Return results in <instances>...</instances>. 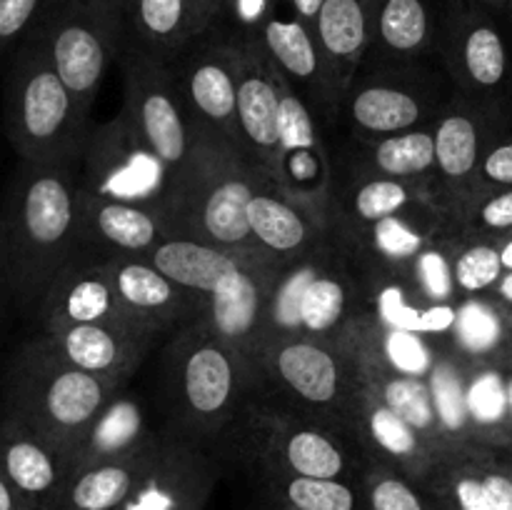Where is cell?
<instances>
[{
  "instance_id": "6da1fadb",
  "label": "cell",
  "mask_w": 512,
  "mask_h": 510,
  "mask_svg": "<svg viewBox=\"0 0 512 510\" xmlns=\"http://www.w3.org/2000/svg\"><path fill=\"white\" fill-rule=\"evenodd\" d=\"M13 305L38 318L40 305L80 250L78 168L20 163L0 203Z\"/></svg>"
},
{
  "instance_id": "7a4b0ae2",
  "label": "cell",
  "mask_w": 512,
  "mask_h": 510,
  "mask_svg": "<svg viewBox=\"0 0 512 510\" xmlns=\"http://www.w3.org/2000/svg\"><path fill=\"white\" fill-rule=\"evenodd\" d=\"M163 420L180 438L213 453L230 445L255 398L263 395L253 368L198 318L160 348Z\"/></svg>"
},
{
  "instance_id": "3957f363",
  "label": "cell",
  "mask_w": 512,
  "mask_h": 510,
  "mask_svg": "<svg viewBox=\"0 0 512 510\" xmlns=\"http://www.w3.org/2000/svg\"><path fill=\"white\" fill-rule=\"evenodd\" d=\"M195 138L198 140L188 165L170 185L165 205L170 238L198 240L245 258L273 260L255 245L248 223V203L263 185L275 180L255 170L218 135L195 128Z\"/></svg>"
},
{
  "instance_id": "277c9868",
  "label": "cell",
  "mask_w": 512,
  "mask_h": 510,
  "mask_svg": "<svg viewBox=\"0 0 512 510\" xmlns=\"http://www.w3.org/2000/svg\"><path fill=\"white\" fill-rule=\"evenodd\" d=\"M123 388L128 385L70 365L38 330L10 358L0 413L18 418L70 460L95 418Z\"/></svg>"
},
{
  "instance_id": "5b68a950",
  "label": "cell",
  "mask_w": 512,
  "mask_h": 510,
  "mask_svg": "<svg viewBox=\"0 0 512 510\" xmlns=\"http://www.w3.org/2000/svg\"><path fill=\"white\" fill-rule=\"evenodd\" d=\"M3 123L20 163L80 168L93 128L90 113L80 108L43 45L30 33L10 53Z\"/></svg>"
},
{
  "instance_id": "8992f818",
  "label": "cell",
  "mask_w": 512,
  "mask_h": 510,
  "mask_svg": "<svg viewBox=\"0 0 512 510\" xmlns=\"http://www.w3.org/2000/svg\"><path fill=\"white\" fill-rule=\"evenodd\" d=\"M230 448L260 473L363 483L368 458L345 430L260 395L235 430Z\"/></svg>"
},
{
  "instance_id": "52a82bcc",
  "label": "cell",
  "mask_w": 512,
  "mask_h": 510,
  "mask_svg": "<svg viewBox=\"0 0 512 510\" xmlns=\"http://www.w3.org/2000/svg\"><path fill=\"white\" fill-rule=\"evenodd\" d=\"M455 95L458 90L438 58L363 63L340 100L335 125L358 140L435 128Z\"/></svg>"
},
{
  "instance_id": "ba28073f",
  "label": "cell",
  "mask_w": 512,
  "mask_h": 510,
  "mask_svg": "<svg viewBox=\"0 0 512 510\" xmlns=\"http://www.w3.org/2000/svg\"><path fill=\"white\" fill-rule=\"evenodd\" d=\"M260 385L263 395L350 435L360 370L348 348L305 335H273L260 358Z\"/></svg>"
},
{
  "instance_id": "9c48e42d",
  "label": "cell",
  "mask_w": 512,
  "mask_h": 510,
  "mask_svg": "<svg viewBox=\"0 0 512 510\" xmlns=\"http://www.w3.org/2000/svg\"><path fill=\"white\" fill-rule=\"evenodd\" d=\"M30 35L85 113H93L105 75L125 43V23L105 0H48Z\"/></svg>"
},
{
  "instance_id": "30bf717a",
  "label": "cell",
  "mask_w": 512,
  "mask_h": 510,
  "mask_svg": "<svg viewBox=\"0 0 512 510\" xmlns=\"http://www.w3.org/2000/svg\"><path fill=\"white\" fill-rule=\"evenodd\" d=\"M435 58L463 98L512 118V50L493 10L445 0Z\"/></svg>"
},
{
  "instance_id": "8fae6325",
  "label": "cell",
  "mask_w": 512,
  "mask_h": 510,
  "mask_svg": "<svg viewBox=\"0 0 512 510\" xmlns=\"http://www.w3.org/2000/svg\"><path fill=\"white\" fill-rule=\"evenodd\" d=\"M80 193L140 205L165 218L173 173L135 135L123 113L90 128L78 168ZM168 225V223H165Z\"/></svg>"
},
{
  "instance_id": "7c38bea8",
  "label": "cell",
  "mask_w": 512,
  "mask_h": 510,
  "mask_svg": "<svg viewBox=\"0 0 512 510\" xmlns=\"http://www.w3.org/2000/svg\"><path fill=\"white\" fill-rule=\"evenodd\" d=\"M118 65L123 73L120 113L125 115L135 135L168 165L175 178L188 165L198 138L173 68L133 45H123Z\"/></svg>"
},
{
  "instance_id": "4fadbf2b",
  "label": "cell",
  "mask_w": 512,
  "mask_h": 510,
  "mask_svg": "<svg viewBox=\"0 0 512 510\" xmlns=\"http://www.w3.org/2000/svg\"><path fill=\"white\" fill-rule=\"evenodd\" d=\"M185 110L195 128L238 150V60L235 33L215 23L170 60Z\"/></svg>"
},
{
  "instance_id": "5bb4252c",
  "label": "cell",
  "mask_w": 512,
  "mask_h": 510,
  "mask_svg": "<svg viewBox=\"0 0 512 510\" xmlns=\"http://www.w3.org/2000/svg\"><path fill=\"white\" fill-rule=\"evenodd\" d=\"M512 128V118L455 95L435 123V173L430 200L453 215L478 193V170L490 145Z\"/></svg>"
},
{
  "instance_id": "9a60e30c",
  "label": "cell",
  "mask_w": 512,
  "mask_h": 510,
  "mask_svg": "<svg viewBox=\"0 0 512 510\" xmlns=\"http://www.w3.org/2000/svg\"><path fill=\"white\" fill-rule=\"evenodd\" d=\"M453 225L455 220L445 210L423 198L368 228L335 235L333 243L343 250L360 280H400L413 260Z\"/></svg>"
},
{
  "instance_id": "2e32d148",
  "label": "cell",
  "mask_w": 512,
  "mask_h": 510,
  "mask_svg": "<svg viewBox=\"0 0 512 510\" xmlns=\"http://www.w3.org/2000/svg\"><path fill=\"white\" fill-rule=\"evenodd\" d=\"M275 185L323 218L328 215L330 188H333V150H330L328 128L283 78H280V148Z\"/></svg>"
},
{
  "instance_id": "e0dca14e",
  "label": "cell",
  "mask_w": 512,
  "mask_h": 510,
  "mask_svg": "<svg viewBox=\"0 0 512 510\" xmlns=\"http://www.w3.org/2000/svg\"><path fill=\"white\" fill-rule=\"evenodd\" d=\"M238 60V153L275 180L280 148V73L255 35L235 33Z\"/></svg>"
},
{
  "instance_id": "ac0fdd59",
  "label": "cell",
  "mask_w": 512,
  "mask_h": 510,
  "mask_svg": "<svg viewBox=\"0 0 512 510\" xmlns=\"http://www.w3.org/2000/svg\"><path fill=\"white\" fill-rule=\"evenodd\" d=\"M215 478L213 453L163 425V438L118 510H205Z\"/></svg>"
},
{
  "instance_id": "d6986e66",
  "label": "cell",
  "mask_w": 512,
  "mask_h": 510,
  "mask_svg": "<svg viewBox=\"0 0 512 510\" xmlns=\"http://www.w3.org/2000/svg\"><path fill=\"white\" fill-rule=\"evenodd\" d=\"M350 435L360 445L368 463H385L400 470L418 485H428L435 470L443 465V453L433 448L408 420L400 418L378 390L363 380L355 395L353 415H350Z\"/></svg>"
},
{
  "instance_id": "ffe728a7",
  "label": "cell",
  "mask_w": 512,
  "mask_h": 510,
  "mask_svg": "<svg viewBox=\"0 0 512 510\" xmlns=\"http://www.w3.org/2000/svg\"><path fill=\"white\" fill-rule=\"evenodd\" d=\"M255 38L280 78L290 85V90L320 115L325 128H333L335 115H338V98L330 88L315 30L290 8H280L260 25Z\"/></svg>"
},
{
  "instance_id": "44dd1931",
  "label": "cell",
  "mask_w": 512,
  "mask_h": 510,
  "mask_svg": "<svg viewBox=\"0 0 512 510\" xmlns=\"http://www.w3.org/2000/svg\"><path fill=\"white\" fill-rule=\"evenodd\" d=\"M35 323L43 333L70 328V325L148 328V325L138 323L118 300L108 270H105V260H95L83 253L75 255L50 285Z\"/></svg>"
},
{
  "instance_id": "7402d4cb",
  "label": "cell",
  "mask_w": 512,
  "mask_h": 510,
  "mask_svg": "<svg viewBox=\"0 0 512 510\" xmlns=\"http://www.w3.org/2000/svg\"><path fill=\"white\" fill-rule=\"evenodd\" d=\"M105 270L125 310L163 338L205 315L208 298L175 283L150 260L113 258L105 260Z\"/></svg>"
},
{
  "instance_id": "603a6c76",
  "label": "cell",
  "mask_w": 512,
  "mask_h": 510,
  "mask_svg": "<svg viewBox=\"0 0 512 510\" xmlns=\"http://www.w3.org/2000/svg\"><path fill=\"white\" fill-rule=\"evenodd\" d=\"M43 335L70 365L123 385L133 383L145 360L165 343L155 330L118 325H70Z\"/></svg>"
},
{
  "instance_id": "cb8c5ba5",
  "label": "cell",
  "mask_w": 512,
  "mask_h": 510,
  "mask_svg": "<svg viewBox=\"0 0 512 510\" xmlns=\"http://www.w3.org/2000/svg\"><path fill=\"white\" fill-rule=\"evenodd\" d=\"M0 473L33 510H58L73 475L68 455L8 413H0Z\"/></svg>"
},
{
  "instance_id": "d4e9b609",
  "label": "cell",
  "mask_w": 512,
  "mask_h": 510,
  "mask_svg": "<svg viewBox=\"0 0 512 510\" xmlns=\"http://www.w3.org/2000/svg\"><path fill=\"white\" fill-rule=\"evenodd\" d=\"M170 238L165 218L140 205L80 193V250L95 260L148 258Z\"/></svg>"
},
{
  "instance_id": "484cf974",
  "label": "cell",
  "mask_w": 512,
  "mask_h": 510,
  "mask_svg": "<svg viewBox=\"0 0 512 510\" xmlns=\"http://www.w3.org/2000/svg\"><path fill=\"white\" fill-rule=\"evenodd\" d=\"M248 223L260 253L278 263H295L333 243L328 223L275 183L263 185L248 203Z\"/></svg>"
},
{
  "instance_id": "4316f807",
  "label": "cell",
  "mask_w": 512,
  "mask_h": 510,
  "mask_svg": "<svg viewBox=\"0 0 512 510\" xmlns=\"http://www.w3.org/2000/svg\"><path fill=\"white\" fill-rule=\"evenodd\" d=\"M423 198H430L423 185L370 175L333 155V188L325 215L330 238L368 228Z\"/></svg>"
},
{
  "instance_id": "83f0119b",
  "label": "cell",
  "mask_w": 512,
  "mask_h": 510,
  "mask_svg": "<svg viewBox=\"0 0 512 510\" xmlns=\"http://www.w3.org/2000/svg\"><path fill=\"white\" fill-rule=\"evenodd\" d=\"M163 438V423L153 425L145 398L128 388L120 390L95 418L85 438L70 455V468L80 470L95 463H113L148 455Z\"/></svg>"
},
{
  "instance_id": "f1b7e54d",
  "label": "cell",
  "mask_w": 512,
  "mask_h": 510,
  "mask_svg": "<svg viewBox=\"0 0 512 510\" xmlns=\"http://www.w3.org/2000/svg\"><path fill=\"white\" fill-rule=\"evenodd\" d=\"M218 23L215 0H138L125 25V43L170 60Z\"/></svg>"
},
{
  "instance_id": "f546056e",
  "label": "cell",
  "mask_w": 512,
  "mask_h": 510,
  "mask_svg": "<svg viewBox=\"0 0 512 510\" xmlns=\"http://www.w3.org/2000/svg\"><path fill=\"white\" fill-rule=\"evenodd\" d=\"M445 0H375L373 38L363 63L435 60Z\"/></svg>"
},
{
  "instance_id": "4dcf8cb0",
  "label": "cell",
  "mask_w": 512,
  "mask_h": 510,
  "mask_svg": "<svg viewBox=\"0 0 512 510\" xmlns=\"http://www.w3.org/2000/svg\"><path fill=\"white\" fill-rule=\"evenodd\" d=\"M373 10L375 0H323V8L315 18V38L338 105L368 55L373 38Z\"/></svg>"
},
{
  "instance_id": "1f68e13d",
  "label": "cell",
  "mask_w": 512,
  "mask_h": 510,
  "mask_svg": "<svg viewBox=\"0 0 512 510\" xmlns=\"http://www.w3.org/2000/svg\"><path fill=\"white\" fill-rule=\"evenodd\" d=\"M335 158L345 160L353 168L365 170L380 178L405 180L430 190L435 173V135L433 128L408 130L378 140H358L343 135L338 150L330 145ZM430 195V193H428Z\"/></svg>"
},
{
  "instance_id": "d6a6232c",
  "label": "cell",
  "mask_w": 512,
  "mask_h": 510,
  "mask_svg": "<svg viewBox=\"0 0 512 510\" xmlns=\"http://www.w3.org/2000/svg\"><path fill=\"white\" fill-rule=\"evenodd\" d=\"M145 260H150L160 273L173 278L175 283L203 295V298H208L228 275H233L243 265L275 263V260L245 258V255L213 248V245L188 238H165Z\"/></svg>"
},
{
  "instance_id": "836d02e7",
  "label": "cell",
  "mask_w": 512,
  "mask_h": 510,
  "mask_svg": "<svg viewBox=\"0 0 512 510\" xmlns=\"http://www.w3.org/2000/svg\"><path fill=\"white\" fill-rule=\"evenodd\" d=\"M150 453L140 455V458L95 463L75 470L70 475L63 498H60L58 510H118L138 483Z\"/></svg>"
},
{
  "instance_id": "e575fe53",
  "label": "cell",
  "mask_w": 512,
  "mask_h": 510,
  "mask_svg": "<svg viewBox=\"0 0 512 510\" xmlns=\"http://www.w3.org/2000/svg\"><path fill=\"white\" fill-rule=\"evenodd\" d=\"M273 505L293 510H368L363 483L335 478H303L288 473H260Z\"/></svg>"
},
{
  "instance_id": "d590c367",
  "label": "cell",
  "mask_w": 512,
  "mask_h": 510,
  "mask_svg": "<svg viewBox=\"0 0 512 510\" xmlns=\"http://www.w3.org/2000/svg\"><path fill=\"white\" fill-rule=\"evenodd\" d=\"M458 240L460 228L458 223H455L448 233L440 235L438 240H433V243L413 260L408 273L400 278L405 283V288L413 293L415 300H420V303L425 305H460V295L458 288H455L453 275Z\"/></svg>"
},
{
  "instance_id": "8d00e7d4",
  "label": "cell",
  "mask_w": 512,
  "mask_h": 510,
  "mask_svg": "<svg viewBox=\"0 0 512 510\" xmlns=\"http://www.w3.org/2000/svg\"><path fill=\"white\" fill-rule=\"evenodd\" d=\"M425 490L438 498L443 510H495L470 448L458 450L448 460H443Z\"/></svg>"
},
{
  "instance_id": "74e56055",
  "label": "cell",
  "mask_w": 512,
  "mask_h": 510,
  "mask_svg": "<svg viewBox=\"0 0 512 510\" xmlns=\"http://www.w3.org/2000/svg\"><path fill=\"white\" fill-rule=\"evenodd\" d=\"M503 273L505 268L503 260H500L498 240L465 238V235H460L453 263L455 288H458L460 303L463 300H483L498 285Z\"/></svg>"
},
{
  "instance_id": "f35d334b",
  "label": "cell",
  "mask_w": 512,
  "mask_h": 510,
  "mask_svg": "<svg viewBox=\"0 0 512 510\" xmlns=\"http://www.w3.org/2000/svg\"><path fill=\"white\" fill-rule=\"evenodd\" d=\"M363 490L368 510H443L430 490L385 463L365 465Z\"/></svg>"
},
{
  "instance_id": "ab89813d",
  "label": "cell",
  "mask_w": 512,
  "mask_h": 510,
  "mask_svg": "<svg viewBox=\"0 0 512 510\" xmlns=\"http://www.w3.org/2000/svg\"><path fill=\"white\" fill-rule=\"evenodd\" d=\"M450 218L465 238H505L512 233V188L483 190L465 200Z\"/></svg>"
},
{
  "instance_id": "60d3db41",
  "label": "cell",
  "mask_w": 512,
  "mask_h": 510,
  "mask_svg": "<svg viewBox=\"0 0 512 510\" xmlns=\"http://www.w3.org/2000/svg\"><path fill=\"white\" fill-rule=\"evenodd\" d=\"M280 8H290L288 0H223L218 23L228 25L238 35H255Z\"/></svg>"
},
{
  "instance_id": "b9f144b4",
  "label": "cell",
  "mask_w": 512,
  "mask_h": 510,
  "mask_svg": "<svg viewBox=\"0 0 512 510\" xmlns=\"http://www.w3.org/2000/svg\"><path fill=\"white\" fill-rule=\"evenodd\" d=\"M48 0H0V58L30 33Z\"/></svg>"
},
{
  "instance_id": "7bdbcfd3",
  "label": "cell",
  "mask_w": 512,
  "mask_h": 510,
  "mask_svg": "<svg viewBox=\"0 0 512 510\" xmlns=\"http://www.w3.org/2000/svg\"><path fill=\"white\" fill-rule=\"evenodd\" d=\"M478 473L493 498L495 510H512V465L490 455V445H470Z\"/></svg>"
},
{
  "instance_id": "ee69618b",
  "label": "cell",
  "mask_w": 512,
  "mask_h": 510,
  "mask_svg": "<svg viewBox=\"0 0 512 510\" xmlns=\"http://www.w3.org/2000/svg\"><path fill=\"white\" fill-rule=\"evenodd\" d=\"M495 188H512V128L490 145L478 170V193Z\"/></svg>"
},
{
  "instance_id": "f6af8a7d",
  "label": "cell",
  "mask_w": 512,
  "mask_h": 510,
  "mask_svg": "<svg viewBox=\"0 0 512 510\" xmlns=\"http://www.w3.org/2000/svg\"><path fill=\"white\" fill-rule=\"evenodd\" d=\"M483 300L493 305V308L503 310V313H508V310L512 313V270L503 273V278L498 280V285H495Z\"/></svg>"
},
{
  "instance_id": "bcb514c9",
  "label": "cell",
  "mask_w": 512,
  "mask_h": 510,
  "mask_svg": "<svg viewBox=\"0 0 512 510\" xmlns=\"http://www.w3.org/2000/svg\"><path fill=\"white\" fill-rule=\"evenodd\" d=\"M13 305V285H10V265H8V250H5L3 228H0V315L3 310Z\"/></svg>"
},
{
  "instance_id": "7dc6e473",
  "label": "cell",
  "mask_w": 512,
  "mask_h": 510,
  "mask_svg": "<svg viewBox=\"0 0 512 510\" xmlns=\"http://www.w3.org/2000/svg\"><path fill=\"white\" fill-rule=\"evenodd\" d=\"M0 510H33L20 498L18 490L8 483V478L3 473H0Z\"/></svg>"
},
{
  "instance_id": "c3c4849f",
  "label": "cell",
  "mask_w": 512,
  "mask_h": 510,
  "mask_svg": "<svg viewBox=\"0 0 512 510\" xmlns=\"http://www.w3.org/2000/svg\"><path fill=\"white\" fill-rule=\"evenodd\" d=\"M288 5L303 23H308L313 28L320 8H323V0H288Z\"/></svg>"
},
{
  "instance_id": "681fc988",
  "label": "cell",
  "mask_w": 512,
  "mask_h": 510,
  "mask_svg": "<svg viewBox=\"0 0 512 510\" xmlns=\"http://www.w3.org/2000/svg\"><path fill=\"white\" fill-rule=\"evenodd\" d=\"M105 3H108L110 8H113L115 13L120 15V20L128 25V18H130V13H133V8H135V3H138V0H105Z\"/></svg>"
},
{
  "instance_id": "f907efd6",
  "label": "cell",
  "mask_w": 512,
  "mask_h": 510,
  "mask_svg": "<svg viewBox=\"0 0 512 510\" xmlns=\"http://www.w3.org/2000/svg\"><path fill=\"white\" fill-rule=\"evenodd\" d=\"M480 5H485L488 10H493L495 15H505V8H508V0H478Z\"/></svg>"
},
{
  "instance_id": "816d5d0a",
  "label": "cell",
  "mask_w": 512,
  "mask_h": 510,
  "mask_svg": "<svg viewBox=\"0 0 512 510\" xmlns=\"http://www.w3.org/2000/svg\"><path fill=\"white\" fill-rule=\"evenodd\" d=\"M505 18H508L510 30H512V0H508V8H505Z\"/></svg>"
},
{
  "instance_id": "f5cc1de1",
  "label": "cell",
  "mask_w": 512,
  "mask_h": 510,
  "mask_svg": "<svg viewBox=\"0 0 512 510\" xmlns=\"http://www.w3.org/2000/svg\"><path fill=\"white\" fill-rule=\"evenodd\" d=\"M273 510H293V508H280V505H273Z\"/></svg>"
},
{
  "instance_id": "db71d44e",
  "label": "cell",
  "mask_w": 512,
  "mask_h": 510,
  "mask_svg": "<svg viewBox=\"0 0 512 510\" xmlns=\"http://www.w3.org/2000/svg\"><path fill=\"white\" fill-rule=\"evenodd\" d=\"M215 3H218V15H220V5H223V0H215Z\"/></svg>"
}]
</instances>
